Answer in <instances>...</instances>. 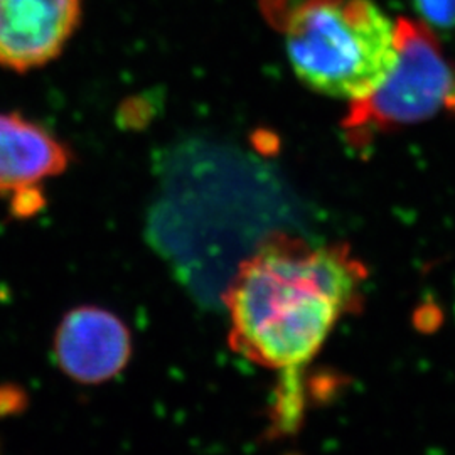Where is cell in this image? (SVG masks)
Returning a JSON list of instances; mask_svg holds the SVG:
<instances>
[{"label":"cell","mask_w":455,"mask_h":455,"mask_svg":"<svg viewBox=\"0 0 455 455\" xmlns=\"http://www.w3.org/2000/svg\"><path fill=\"white\" fill-rule=\"evenodd\" d=\"M368 272L341 244L276 236L240 265L228 287L231 346L268 370L314 358L331 331L361 304Z\"/></svg>","instance_id":"1"},{"label":"cell","mask_w":455,"mask_h":455,"mask_svg":"<svg viewBox=\"0 0 455 455\" xmlns=\"http://www.w3.org/2000/svg\"><path fill=\"white\" fill-rule=\"evenodd\" d=\"M287 52L312 90L358 101L385 82L398 56V22L373 0H314L287 20Z\"/></svg>","instance_id":"2"},{"label":"cell","mask_w":455,"mask_h":455,"mask_svg":"<svg viewBox=\"0 0 455 455\" xmlns=\"http://www.w3.org/2000/svg\"><path fill=\"white\" fill-rule=\"evenodd\" d=\"M398 56L371 95L353 101L342 127L353 140L373 132L422 124L440 114L455 115V65L434 31L423 22L398 19Z\"/></svg>","instance_id":"3"},{"label":"cell","mask_w":455,"mask_h":455,"mask_svg":"<svg viewBox=\"0 0 455 455\" xmlns=\"http://www.w3.org/2000/svg\"><path fill=\"white\" fill-rule=\"evenodd\" d=\"M82 16V0H0V66L29 71L60 56Z\"/></svg>","instance_id":"4"},{"label":"cell","mask_w":455,"mask_h":455,"mask_svg":"<svg viewBox=\"0 0 455 455\" xmlns=\"http://www.w3.org/2000/svg\"><path fill=\"white\" fill-rule=\"evenodd\" d=\"M60 368L78 383L98 385L120 373L131 358V334L108 310H71L56 332Z\"/></svg>","instance_id":"5"},{"label":"cell","mask_w":455,"mask_h":455,"mask_svg":"<svg viewBox=\"0 0 455 455\" xmlns=\"http://www.w3.org/2000/svg\"><path fill=\"white\" fill-rule=\"evenodd\" d=\"M68 152L49 132L22 118L0 112V193H14L17 214H31L36 186L61 174Z\"/></svg>","instance_id":"6"},{"label":"cell","mask_w":455,"mask_h":455,"mask_svg":"<svg viewBox=\"0 0 455 455\" xmlns=\"http://www.w3.org/2000/svg\"><path fill=\"white\" fill-rule=\"evenodd\" d=\"M413 5L430 29H455V0H413Z\"/></svg>","instance_id":"7"}]
</instances>
